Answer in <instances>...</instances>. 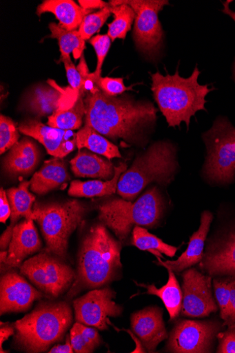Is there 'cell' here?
<instances>
[{
    "mask_svg": "<svg viewBox=\"0 0 235 353\" xmlns=\"http://www.w3.org/2000/svg\"><path fill=\"white\" fill-rule=\"evenodd\" d=\"M84 102L85 123L114 141L136 143L157 117V110L152 103L112 97L100 89L94 94L88 93Z\"/></svg>",
    "mask_w": 235,
    "mask_h": 353,
    "instance_id": "1",
    "label": "cell"
},
{
    "mask_svg": "<svg viewBox=\"0 0 235 353\" xmlns=\"http://www.w3.org/2000/svg\"><path fill=\"white\" fill-rule=\"evenodd\" d=\"M121 243L103 224H96L84 236L78 256L76 279L67 297L95 290L116 279L122 269Z\"/></svg>",
    "mask_w": 235,
    "mask_h": 353,
    "instance_id": "2",
    "label": "cell"
},
{
    "mask_svg": "<svg viewBox=\"0 0 235 353\" xmlns=\"http://www.w3.org/2000/svg\"><path fill=\"white\" fill-rule=\"evenodd\" d=\"M200 74L196 66L188 78L181 77L178 70L174 75L163 76L159 72L151 74L154 99L170 127L185 122L189 128L191 118L197 112L206 110L207 95L214 88L199 84Z\"/></svg>",
    "mask_w": 235,
    "mask_h": 353,
    "instance_id": "3",
    "label": "cell"
},
{
    "mask_svg": "<svg viewBox=\"0 0 235 353\" xmlns=\"http://www.w3.org/2000/svg\"><path fill=\"white\" fill-rule=\"evenodd\" d=\"M73 323L71 306L64 301L41 302L14 323L16 345L27 352L47 351L63 339Z\"/></svg>",
    "mask_w": 235,
    "mask_h": 353,
    "instance_id": "4",
    "label": "cell"
},
{
    "mask_svg": "<svg viewBox=\"0 0 235 353\" xmlns=\"http://www.w3.org/2000/svg\"><path fill=\"white\" fill-rule=\"evenodd\" d=\"M176 168L174 146L170 142H156L139 155L132 167L121 176L118 194L124 200L132 201L152 182L170 183Z\"/></svg>",
    "mask_w": 235,
    "mask_h": 353,
    "instance_id": "5",
    "label": "cell"
},
{
    "mask_svg": "<svg viewBox=\"0 0 235 353\" xmlns=\"http://www.w3.org/2000/svg\"><path fill=\"white\" fill-rule=\"evenodd\" d=\"M164 205L160 192L154 187L136 202L115 199L99 205V219L120 241H125L133 227L151 228L162 217Z\"/></svg>",
    "mask_w": 235,
    "mask_h": 353,
    "instance_id": "6",
    "label": "cell"
},
{
    "mask_svg": "<svg viewBox=\"0 0 235 353\" xmlns=\"http://www.w3.org/2000/svg\"><path fill=\"white\" fill-rule=\"evenodd\" d=\"M86 212L85 205L76 200L36 203L32 219L39 224L46 250L65 261L70 238L83 223Z\"/></svg>",
    "mask_w": 235,
    "mask_h": 353,
    "instance_id": "7",
    "label": "cell"
},
{
    "mask_svg": "<svg viewBox=\"0 0 235 353\" xmlns=\"http://www.w3.org/2000/svg\"><path fill=\"white\" fill-rule=\"evenodd\" d=\"M203 138L207 149L206 176L213 182L230 183L235 176V128L219 118Z\"/></svg>",
    "mask_w": 235,
    "mask_h": 353,
    "instance_id": "8",
    "label": "cell"
},
{
    "mask_svg": "<svg viewBox=\"0 0 235 353\" xmlns=\"http://www.w3.org/2000/svg\"><path fill=\"white\" fill-rule=\"evenodd\" d=\"M21 273L51 298L65 293L76 279V273L63 260L45 250L23 263Z\"/></svg>",
    "mask_w": 235,
    "mask_h": 353,
    "instance_id": "9",
    "label": "cell"
},
{
    "mask_svg": "<svg viewBox=\"0 0 235 353\" xmlns=\"http://www.w3.org/2000/svg\"><path fill=\"white\" fill-rule=\"evenodd\" d=\"M136 12L133 40L137 49L146 57L156 58L160 53L163 31L159 19V13L165 6L167 0H121Z\"/></svg>",
    "mask_w": 235,
    "mask_h": 353,
    "instance_id": "10",
    "label": "cell"
},
{
    "mask_svg": "<svg viewBox=\"0 0 235 353\" xmlns=\"http://www.w3.org/2000/svg\"><path fill=\"white\" fill-rule=\"evenodd\" d=\"M222 327L217 321L183 320L173 329L167 350L176 353L212 352Z\"/></svg>",
    "mask_w": 235,
    "mask_h": 353,
    "instance_id": "11",
    "label": "cell"
},
{
    "mask_svg": "<svg viewBox=\"0 0 235 353\" xmlns=\"http://www.w3.org/2000/svg\"><path fill=\"white\" fill-rule=\"evenodd\" d=\"M115 298L116 293L110 288H103L76 299L74 308L76 322L99 330H108L112 325L109 318L119 316L123 312V307L114 301Z\"/></svg>",
    "mask_w": 235,
    "mask_h": 353,
    "instance_id": "12",
    "label": "cell"
},
{
    "mask_svg": "<svg viewBox=\"0 0 235 353\" xmlns=\"http://www.w3.org/2000/svg\"><path fill=\"white\" fill-rule=\"evenodd\" d=\"M183 276V301L182 314L189 317H205L218 311L213 297L212 276L192 268Z\"/></svg>",
    "mask_w": 235,
    "mask_h": 353,
    "instance_id": "13",
    "label": "cell"
},
{
    "mask_svg": "<svg viewBox=\"0 0 235 353\" xmlns=\"http://www.w3.org/2000/svg\"><path fill=\"white\" fill-rule=\"evenodd\" d=\"M43 297L41 292L31 285L15 272L5 274L0 282V312L27 311L37 300Z\"/></svg>",
    "mask_w": 235,
    "mask_h": 353,
    "instance_id": "14",
    "label": "cell"
},
{
    "mask_svg": "<svg viewBox=\"0 0 235 353\" xmlns=\"http://www.w3.org/2000/svg\"><path fill=\"white\" fill-rule=\"evenodd\" d=\"M23 134L37 140L54 157L63 158L76 149V134L45 125L39 121L27 119L20 123Z\"/></svg>",
    "mask_w": 235,
    "mask_h": 353,
    "instance_id": "15",
    "label": "cell"
},
{
    "mask_svg": "<svg viewBox=\"0 0 235 353\" xmlns=\"http://www.w3.org/2000/svg\"><path fill=\"white\" fill-rule=\"evenodd\" d=\"M200 266L210 276H235V230L216 239L204 254Z\"/></svg>",
    "mask_w": 235,
    "mask_h": 353,
    "instance_id": "16",
    "label": "cell"
},
{
    "mask_svg": "<svg viewBox=\"0 0 235 353\" xmlns=\"http://www.w3.org/2000/svg\"><path fill=\"white\" fill-rule=\"evenodd\" d=\"M131 327L148 352H154L167 338L163 310L158 307H148L132 314Z\"/></svg>",
    "mask_w": 235,
    "mask_h": 353,
    "instance_id": "17",
    "label": "cell"
},
{
    "mask_svg": "<svg viewBox=\"0 0 235 353\" xmlns=\"http://www.w3.org/2000/svg\"><path fill=\"white\" fill-rule=\"evenodd\" d=\"M33 221L34 220L25 219L14 226L5 267L21 268L28 256L42 248V241Z\"/></svg>",
    "mask_w": 235,
    "mask_h": 353,
    "instance_id": "18",
    "label": "cell"
},
{
    "mask_svg": "<svg viewBox=\"0 0 235 353\" xmlns=\"http://www.w3.org/2000/svg\"><path fill=\"white\" fill-rule=\"evenodd\" d=\"M214 215L210 211H205L201 216L199 229L192 236L187 249L174 261L162 262L157 258L159 264L171 269L174 273H181L185 270L200 263L203 259L205 243L210 230Z\"/></svg>",
    "mask_w": 235,
    "mask_h": 353,
    "instance_id": "19",
    "label": "cell"
},
{
    "mask_svg": "<svg viewBox=\"0 0 235 353\" xmlns=\"http://www.w3.org/2000/svg\"><path fill=\"white\" fill-rule=\"evenodd\" d=\"M40 157L38 145L25 137L10 149L4 159V169L12 177L29 175L37 168Z\"/></svg>",
    "mask_w": 235,
    "mask_h": 353,
    "instance_id": "20",
    "label": "cell"
},
{
    "mask_svg": "<svg viewBox=\"0 0 235 353\" xmlns=\"http://www.w3.org/2000/svg\"><path fill=\"white\" fill-rule=\"evenodd\" d=\"M70 180V176L64 160L54 157L48 160L43 167L33 175L30 181V188L38 195H45L67 184Z\"/></svg>",
    "mask_w": 235,
    "mask_h": 353,
    "instance_id": "21",
    "label": "cell"
},
{
    "mask_svg": "<svg viewBox=\"0 0 235 353\" xmlns=\"http://www.w3.org/2000/svg\"><path fill=\"white\" fill-rule=\"evenodd\" d=\"M92 10L82 8L72 0H45L37 8V14L52 13L59 21V25L67 30H77L83 19Z\"/></svg>",
    "mask_w": 235,
    "mask_h": 353,
    "instance_id": "22",
    "label": "cell"
},
{
    "mask_svg": "<svg viewBox=\"0 0 235 353\" xmlns=\"http://www.w3.org/2000/svg\"><path fill=\"white\" fill-rule=\"evenodd\" d=\"M70 163L73 173L78 177L109 181L114 176V167L109 159L87 150L80 151Z\"/></svg>",
    "mask_w": 235,
    "mask_h": 353,
    "instance_id": "23",
    "label": "cell"
},
{
    "mask_svg": "<svg viewBox=\"0 0 235 353\" xmlns=\"http://www.w3.org/2000/svg\"><path fill=\"white\" fill-rule=\"evenodd\" d=\"M127 167L125 163L114 167V176L109 181H74L71 183L69 194L77 198L103 197L114 194L121 175L127 170Z\"/></svg>",
    "mask_w": 235,
    "mask_h": 353,
    "instance_id": "24",
    "label": "cell"
},
{
    "mask_svg": "<svg viewBox=\"0 0 235 353\" xmlns=\"http://www.w3.org/2000/svg\"><path fill=\"white\" fill-rule=\"evenodd\" d=\"M64 96L57 88L38 86L30 94L28 105L29 110L39 117L52 115L60 108H69L64 104Z\"/></svg>",
    "mask_w": 235,
    "mask_h": 353,
    "instance_id": "25",
    "label": "cell"
},
{
    "mask_svg": "<svg viewBox=\"0 0 235 353\" xmlns=\"http://www.w3.org/2000/svg\"><path fill=\"white\" fill-rule=\"evenodd\" d=\"M167 270L169 271V280L161 288H157L154 284L139 285L147 288V292L143 294L159 297L169 312L171 320H174L179 315L182 309L183 295L174 272L171 269Z\"/></svg>",
    "mask_w": 235,
    "mask_h": 353,
    "instance_id": "26",
    "label": "cell"
},
{
    "mask_svg": "<svg viewBox=\"0 0 235 353\" xmlns=\"http://www.w3.org/2000/svg\"><path fill=\"white\" fill-rule=\"evenodd\" d=\"M76 141L79 150L87 148L95 154L105 157L109 160L121 157L119 148L87 123H85L84 126L76 134Z\"/></svg>",
    "mask_w": 235,
    "mask_h": 353,
    "instance_id": "27",
    "label": "cell"
},
{
    "mask_svg": "<svg viewBox=\"0 0 235 353\" xmlns=\"http://www.w3.org/2000/svg\"><path fill=\"white\" fill-rule=\"evenodd\" d=\"M30 185V181H23L18 187L6 191L12 210L10 217L12 225H16L22 217L32 219V208L34 205L36 197L29 192Z\"/></svg>",
    "mask_w": 235,
    "mask_h": 353,
    "instance_id": "28",
    "label": "cell"
},
{
    "mask_svg": "<svg viewBox=\"0 0 235 353\" xmlns=\"http://www.w3.org/2000/svg\"><path fill=\"white\" fill-rule=\"evenodd\" d=\"M85 116L83 95H79L74 105L69 108H60L48 117V125L65 131L79 130Z\"/></svg>",
    "mask_w": 235,
    "mask_h": 353,
    "instance_id": "29",
    "label": "cell"
},
{
    "mask_svg": "<svg viewBox=\"0 0 235 353\" xmlns=\"http://www.w3.org/2000/svg\"><path fill=\"white\" fill-rule=\"evenodd\" d=\"M49 28L51 31L49 37L58 41L60 57H70V54L73 53L76 60L81 58L85 48V41L82 39L79 30H67L55 23H50Z\"/></svg>",
    "mask_w": 235,
    "mask_h": 353,
    "instance_id": "30",
    "label": "cell"
},
{
    "mask_svg": "<svg viewBox=\"0 0 235 353\" xmlns=\"http://www.w3.org/2000/svg\"><path fill=\"white\" fill-rule=\"evenodd\" d=\"M114 20L108 24V35L114 42L116 39H125L136 19V12L128 5L123 3L121 0L110 1Z\"/></svg>",
    "mask_w": 235,
    "mask_h": 353,
    "instance_id": "31",
    "label": "cell"
},
{
    "mask_svg": "<svg viewBox=\"0 0 235 353\" xmlns=\"http://www.w3.org/2000/svg\"><path fill=\"white\" fill-rule=\"evenodd\" d=\"M132 244L141 250L149 251L157 258L163 259L161 253L174 258L178 248L165 243L161 239L151 234L148 231L139 226L132 230Z\"/></svg>",
    "mask_w": 235,
    "mask_h": 353,
    "instance_id": "32",
    "label": "cell"
},
{
    "mask_svg": "<svg viewBox=\"0 0 235 353\" xmlns=\"http://www.w3.org/2000/svg\"><path fill=\"white\" fill-rule=\"evenodd\" d=\"M112 14L110 5L103 10L87 15L79 28L82 39L85 41H90L96 32L102 28Z\"/></svg>",
    "mask_w": 235,
    "mask_h": 353,
    "instance_id": "33",
    "label": "cell"
},
{
    "mask_svg": "<svg viewBox=\"0 0 235 353\" xmlns=\"http://www.w3.org/2000/svg\"><path fill=\"white\" fill-rule=\"evenodd\" d=\"M229 280L230 276L214 279L215 296L221 311V317L224 321L223 326H226L230 314Z\"/></svg>",
    "mask_w": 235,
    "mask_h": 353,
    "instance_id": "34",
    "label": "cell"
},
{
    "mask_svg": "<svg viewBox=\"0 0 235 353\" xmlns=\"http://www.w3.org/2000/svg\"><path fill=\"white\" fill-rule=\"evenodd\" d=\"M19 134L15 123L10 118L0 117V152L4 154L19 141Z\"/></svg>",
    "mask_w": 235,
    "mask_h": 353,
    "instance_id": "35",
    "label": "cell"
},
{
    "mask_svg": "<svg viewBox=\"0 0 235 353\" xmlns=\"http://www.w3.org/2000/svg\"><path fill=\"white\" fill-rule=\"evenodd\" d=\"M89 43L94 48L97 58L96 70L92 73L94 81H96L100 77H102L101 76H102L103 63L112 42L110 37L106 34L94 37L89 41Z\"/></svg>",
    "mask_w": 235,
    "mask_h": 353,
    "instance_id": "36",
    "label": "cell"
},
{
    "mask_svg": "<svg viewBox=\"0 0 235 353\" xmlns=\"http://www.w3.org/2000/svg\"><path fill=\"white\" fill-rule=\"evenodd\" d=\"M95 83L101 90L112 97H116L131 89L125 85L123 78L100 77Z\"/></svg>",
    "mask_w": 235,
    "mask_h": 353,
    "instance_id": "37",
    "label": "cell"
},
{
    "mask_svg": "<svg viewBox=\"0 0 235 353\" xmlns=\"http://www.w3.org/2000/svg\"><path fill=\"white\" fill-rule=\"evenodd\" d=\"M60 61L64 64L67 79L69 83L77 96L83 95V81L80 72L74 65V63L70 57H60Z\"/></svg>",
    "mask_w": 235,
    "mask_h": 353,
    "instance_id": "38",
    "label": "cell"
},
{
    "mask_svg": "<svg viewBox=\"0 0 235 353\" xmlns=\"http://www.w3.org/2000/svg\"><path fill=\"white\" fill-rule=\"evenodd\" d=\"M217 339L219 341L217 352L235 353V325L229 327L224 332H220Z\"/></svg>",
    "mask_w": 235,
    "mask_h": 353,
    "instance_id": "39",
    "label": "cell"
},
{
    "mask_svg": "<svg viewBox=\"0 0 235 353\" xmlns=\"http://www.w3.org/2000/svg\"><path fill=\"white\" fill-rule=\"evenodd\" d=\"M70 338L74 352L91 353L94 351L79 329L76 323L71 330Z\"/></svg>",
    "mask_w": 235,
    "mask_h": 353,
    "instance_id": "40",
    "label": "cell"
},
{
    "mask_svg": "<svg viewBox=\"0 0 235 353\" xmlns=\"http://www.w3.org/2000/svg\"><path fill=\"white\" fill-rule=\"evenodd\" d=\"M76 325L90 347L94 350L100 345L101 341H102L97 331L79 323H76Z\"/></svg>",
    "mask_w": 235,
    "mask_h": 353,
    "instance_id": "41",
    "label": "cell"
},
{
    "mask_svg": "<svg viewBox=\"0 0 235 353\" xmlns=\"http://www.w3.org/2000/svg\"><path fill=\"white\" fill-rule=\"evenodd\" d=\"M11 214L12 210L7 192L2 188L0 190V221L6 223L10 216H11Z\"/></svg>",
    "mask_w": 235,
    "mask_h": 353,
    "instance_id": "42",
    "label": "cell"
},
{
    "mask_svg": "<svg viewBox=\"0 0 235 353\" xmlns=\"http://www.w3.org/2000/svg\"><path fill=\"white\" fill-rule=\"evenodd\" d=\"M229 292L230 314L228 322L226 325L227 327L235 325V276H230Z\"/></svg>",
    "mask_w": 235,
    "mask_h": 353,
    "instance_id": "43",
    "label": "cell"
},
{
    "mask_svg": "<svg viewBox=\"0 0 235 353\" xmlns=\"http://www.w3.org/2000/svg\"><path fill=\"white\" fill-rule=\"evenodd\" d=\"M78 3L82 8L87 10L95 9L101 10L110 6V3L103 1V0H79Z\"/></svg>",
    "mask_w": 235,
    "mask_h": 353,
    "instance_id": "44",
    "label": "cell"
},
{
    "mask_svg": "<svg viewBox=\"0 0 235 353\" xmlns=\"http://www.w3.org/2000/svg\"><path fill=\"white\" fill-rule=\"evenodd\" d=\"M15 328L10 327L8 324L1 323V328H0V352L2 353L6 352L3 350V343L8 340V339L14 335Z\"/></svg>",
    "mask_w": 235,
    "mask_h": 353,
    "instance_id": "45",
    "label": "cell"
},
{
    "mask_svg": "<svg viewBox=\"0 0 235 353\" xmlns=\"http://www.w3.org/2000/svg\"><path fill=\"white\" fill-rule=\"evenodd\" d=\"M15 225H10L8 228V229L3 232L1 237H0V248L1 250H6L11 243L12 236H13V231Z\"/></svg>",
    "mask_w": 235,
    "mask_h": 353,
    "instance_id": "46",
    "label": "cell"
},
{
    "mask_svg": "<svg viewBox=\"0 0 235 353\" xmlns=\"http://www.w3.org/2000/svg\"><path fill=\"white\" fill-rule=\"evenodd\" d=\"M50 353H73L74 347L71 342L70 335L67 336L66 341L64 344L57 345L50 350Z\"/></svg>",
    "mask_w": 235,
    "mask_h": 353,
    "instance_id": "47",
    "label": "cell"
},
{
    "mask_svg": "<svg viewBox=\"0 0 235 353\" xmlns=\"http://www.w3.org/2000/svg\"><path fill=\"white\" fill-rule=\"evenodd\" d=\"M229 3L230 2L227 1L225 3L223 4L224 10H223V12L225 14L229 15L235 21V12L229 10Z\"/></svg>",
    "mask_w": 235,
    "mask_h": 353,
    "instance_id": "48",
    "label": "cell"
},
{
    "mask_svg": "<svg viewBox=\"0 0 235 353\" xmlns=\"http://www.w3.org/2000/svg\"><path fill=\"white\" fill-rule=\"evenodd\" d=\"M8 251L7 250H1L0 252V262H1V265L5 264L8 260Z\"/></svg>",
    "mask_w": 235,
    "mask_h": 353,
    "instance_id": "49",
    "label": "cell"
},
{
    "mask_svg": "<svg viewBox=\"0 0 235 353\" xmlns=\"http://www.w3.org/2000/svg\"><path fill=\"white\" fill-rule=\"evenodd\" d=\"M234 80H235V63H234Z\"/></svg>",
    "mask_w": 235,
    "mask_h": 353,
    "instance_id": "50",
    "label": "cell"
}]
</instances>
